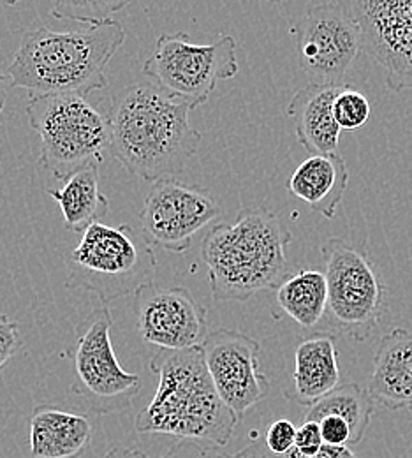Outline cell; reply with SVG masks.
<instances>
[{
	"instance_id": "484cf974",
	"label": "cell",
	"mask_w": 412,
	"mask_h": 458,
	"mask_svg": "<svg viewBox=\"0 0 412 458\" xmlns=\"http://www.w3.org/2000/svg\"><path fill=\"white\" fill-rule=\"evenodd\" d=\"M21 349L23 337L20 334V325L5 314H0V374Z\"/></svg>"
},
{
	"instance_id": "8fae6325",
	"label": "cell",
	"mask_w": 412,
	"mask_h": 458,
	"mask_svg": "<svg viewBox=\"0 0 412 458\" xmlns=\"http://www.w3.org/2000/svg\"><path fill=\"white\" fill-rule=\"evenodd\" d=\"M221 214L217 199L206 189L163 178L152 183L145 198L141 231L148 243L181 254Z\"/></svg>"
},
{
	"instance_id": "30bf717a",
	"label": "cell",
	"mask_w": 412,
	"mask_h": 458,
	"mask_svg": "<svg viewBox=\"0 0 412 458\" xmlns=\"http://www.w3.org/2000/svg\"><path fill=\"white\" fill-rule=\"evenodd\" d=\"M299 67L310 85L344 87L363 48V30L351 2H324L307 9L291 29Z\"/></svg>"
},
{
	"instance_id": "ba28073f",
	"label": "cell",
	"mask_w": 412,
	"mask_h": 458,
	"mask_svg": "<svg viewBox=\"0 0 412 458\" xmlns=\"http://www.w3.org/2000/svg\"><path fill=\"white\" fill-rule=\"evenodd\" d=\"M238 71L235 38L228 34L206 45L192 43L185 32L163 34L143 64V74L156 87L192 110L208 101L219 81L235 78Z\"/></svg>"
},
{
	"instance_id": "277c9868",
	"label": "cell",
	"mask_w": 412,
	"mask_h": 458,
	"mask_svg": "<svg viewBox=\"0 0 412 458\" xmlns=\"http://www.w3.org/2000/svg\"><path fill=\"white\" fill-rule=\"evenodd\" d=\"M293 234L263 207H245L233 223L208 231L201 258L215 301H247L261 291L279 289L290 277L288 245Z\"/></svg>"
},
{
	"instance_id": "52a82bcc",
	"label": "cell",
	"mask_w": 412,
	"mask_h": 458,
	"mask_svg": "<svg viewBox=\"0 0 412 458\" xmlns=\"http://www.w3.org/2000/svg\"><path fill=\"white\" fill-rule=\"evenodd\" d=\"M321 252L328 283L330 328L363 343L386 312V286L368 254L342 238H328Z\"/></svg>"
},
{
	"instance_id": "cb8c5ba5",
	"label": "cell",
	"mask_w": 412,
	"mask_h": 458,
	"mask_svg": "<svg viewBox=\"0 0 412 458\" xmlns=\"http://www.w3.org/2000/svg\"><path fill=\"white\" fill-rule=\"evenodd\" d=\"M333 114L342 131H357L368 122L372 106L361 92L344 87L335 99Z\"/></svg>"
},
{
	"instance_id": "d6986e66",
	"label": "cell",
	"mask_w": 412,
	"mask_h": 458,
	"mask_svg": "<svg viewBox=\"0 0 412 458\" xmlns=\"http://www.w3.org/2000/svg\"><path fill=\"white\" fill-rule=\"evenodd\" d=\"M349 183L346 161L339 154L310 156L288 182L290 192L326 219H333Z\"/></svg>"
},
{
	"instance_id": "9c48e42d",
	"label": "cell",
	"mask_w": 412,
	"mask_h": 458,
	"mask_svg": "<svg viewBox=\"0 0 412 458\" xmlns=\"http://www.w3.org/2000/svg\"><path fill=\"white\" fill-rule=\"evenodd\" d=\"M112 325V312L103 303L81 321L71 349L76 377L71 392L96 414L127 411L141 390V377L118 363Z\"/></svg>"
},
{
	"instance_id": "83f0119b",
	"label": "cell",
	"mask_w": 412,
	"mask_h": 458,
	"mask_svg": "<svg viewBox=\"0 0 412 458\" xmlns=\"http://www.w3.org/2000/svg\"><path fill=\"white\" fill-rule=\"evenodd\" d=\"M324 446L321 427L315 421H303L296 432L295 450L305 457H314Z\"/></svg>"
},
{
	"instance_id": "7402d4cb",
	"label": "cell",
	"mask_w": 412,
	"mask_h": 458,
	"mask_svg": "<svg viewBox=\"0 0 412 458\" xmlns=\"http://www.w3.org/2000/svg\"><path fill=\"white\" fill-rule=\"evenodd\" d=\"M375 403L356 383H346L307 409L303 421H319L324 416H341L353 430V446L361 443L370 427Z\"/></svg>"
},
{
	"instance_id": "836d02e7",
	"label": "cell",
	"mask_w": 412,
	"mask_h": 458,
	"mask_svg": "<svg viewBox=\"0 0 412 458\" xmlns=\"http://www.w3.org/2000/svg\"><path fill=\"white\" fill-rule=\"evenodd\" d=\"M409 412H411V416H412V407H409Z\"/></svg>"
},
{
	"instance_id": "4fadbf2b",
	"label": "cell",
	"mask_w": 412,
	"mask_h": 458,
	"mask_svg": "<svg viewBox=\"0 0 412 458\" xmlns=\"http://www.w3.org/2000/svg\"><path fill=\"white\" fill-rule=\"evenodd\" d=\"M201 349L217 394L241 421L270 394L268 376L259 367L261 344L238 330L219 328L208 334Z\"/></svg>"
},
{
	"instance_id": "4316f807",
	"label": "cell",
	"mask_w": 412,
	"mask_h": 458,
	"mask_svg": "<svg viewBox=\"0 0 412 458\" xmlns=\"http://www.w3.org/2000/svg\"><path fill=\"white\" fill-rule=\"evenodd\" d=\"M324 445L330 446H353V430L341 416H324L317 421Z\"/></svg>"
},
{
	"instance_id": "f1b7e54d",
	"label": "cell",
	"mask_w": 412,
	"mask_h": 458,
	"mask_svg": "<svg viewBox=\"0 0 412 458\" xmlns=\"http://www.w3.org/2000/svg\"><path fill=\"white\" fill-rule=\"evenodd\" d=\"M212 445L199 441H180L161 458H212Z\"/></svg>"
},
{
	"instance_id": "2e32d148",
	"label": "cell",
	"mask_w": 412,
	"mask_h": 458,
	"mask_svg": "<svg viewBox=\"0 0 412 458\" xmlns=\"http://www.w3.org/2000/svg\"><path fill=\"white\" fill-rule=\"evenodd\" d=\"M344 87L307 85L296 92L286 108V114L295 123L299 145L310 156L339 154L342 129L335 120L333 105Z\"/></svg>"
},
{
	"instance_id": "4dcf8cb0",
	"label": "cell",
	"mask_w": 412,
	"mask_h": 458,
	"mask_svg": "<svg viewBox=\"0 0 412 458\" xmlns=\"http://www.w3.org/2000/svg\"><path fill=\"white\" fill-rule=\"evenodd\" d=\"M277 458H357V455L351 450V446H330V445H324L314 457H305V455H301L299 452H296L295 448H293L286 455Z\"/></svg>"
},
{
	"instance_id": "9a60e30c",
	"label": "cell",
	"mask_w": 412,
	"mask_h": 458,
	"mask_svg": "<svg viewBox=\"0 0 412 458\" xmlns=\"http://www.w3.org/2000/svg\"><path fill=\"white\" fill-rule=\"evenodd\" d=\"M368 395L388 411L412 407V334L404 328L388 332L377 345Z\"/></svg>"
},
{
	"instance_id": "ffe728a7",
	"label": "cell",
	"mask_w": 412,
	"mask_h": 458,
	"mask_svg": "<svg viewBox=\"0 0 412 458\" xmlns=\"http://www.w3.org/2000/svg\"><path fill=\"white\" fill-rule=\"evenodd\" d=\"M59 203L65 228L83 234L99 223L108 210V198L99 191V166L76 173L60 189L46 191Z\"/></svg>"
},
{
	"instance_id": "44dd1931",
	"label": "cell",
	"mask_w": 412,
	"mask_h": 458,
	"mask_svg": "<svg viewBox=\"0 0 412 458\" xmlns=\"http://www.w3.org/2000/svg\"><path fill=\"white\" fill-rule=\"evenodd\" d=\"M279 307L303 328L317 327L328 310V283L324 272L299 270L277 289Z\"/></svg>"
},
{
	"instance_id": "e0dca14e",
	"label": "cell",
	"mask_w": 412,
	"mask_h": 458,
	"mask_svg": "<svg viewBox=\"0 0 412 458\" xmlns=\"http://www.w3.org/2000/svg\"><path fill=\"white\" fill-rule=\"evenodd\" d=\"M92 443V423L85 414L43 403L29 416L32 458H81Z\"/></svg>"
},
{
	"instance_id": "d4e9b609",
	"label": "cell",
	"mask_w": 412,
	"mask_h": 458,
	"mask_svg": "<svg viewBox=\"0 0 412 458\" xmlns=\"http://www.w3.org/2000/svg\"><path fill=\"white\" fill-rule=\"evenodd\" d=\"M296 432L298 428L290 420H277L266 430L265 445L270 454H273L275 457H282L295 448Z\"/></svg>"
},
{
	"instance_id": "7c38bea8",
	"label": "cell",
	"mask_w": 412,
	"mask_h": 458,
	"mask_svg": "<svg viewBox=\"0 0 412 458\" xmlns=\"http://www.w3.org/2000/svg\"><path fill=\"white\" fill-rule=\"evenodd\" d=\"M132 310L139 337L168 351L198 347L208 337V312L185 287H141Z\"/></svg>"
},
{
	"instance_id": "f546056e",
	"label": "cell",
	"mask_w": 412,
	"mask_h": 458,
	"mask_svg": "<svg viewBox=\"0 0 412 458\" xmlns=\"http://www.w3.org/2000/svg\"><path fill=\"white\" fill-rule=\"evenodd\" d=\"M212 458H277L273 454H270V450L265 445V437L263 439H254L248 446H245L241 452H238L236 455H228L224 452H221V448L214 446L212 450Z\"/></svg>"
},
{
	"instance_id": "8992f818",
	"label": "cell",
	"mask_w": 412,
	"mask_h": 458,
	"mask_svg": "<svg viewBox=\"0 0 412 458\" xmlns=\"http://www.w3.org/2000/svg\"><path fill=\"white\" fill-rule=\"evenodd\" d=\"M29 125L39 136V165L55 180L99 166L110 150L108 114L80 96H30Z\"/></svg>"
},
{
	"instance_id": "603a6c76",
	"label": "cell",
	"mask_w": 412,
	"mask_h": 458,
	"mask_svg": "<svg viewBox=\"0 0 412 458\" xmlns=\"http://www.w3.org/2000/svg\"><path fill=\"white\" fill-rule=\"evenodd\" d=\"M125 7L127 2H57L52 9V16L60 21H108Z\"/></svg>"
},
{
	"instance_id": "1f68e13d",
	"label": "cell",
	"mask_w": 412,
	"mask_h": 458,
	"mask_svg": "<svg viewBox=\"0 0 412 458\" xmlns=\"http://www.w3.org/2000/svg\"><path fill=\"white\" fill-rule=\"evenodd\" d=\"M105 458H150L147 454L132 448H114L106 454Z\"/></svg>"
},
{
	"instance_id": "3957f363",
	"label": "cell",
	"mask_w": 412,
	"mask_h": 458,
	"mask_svg": "<svg viewBox=\"0 0 412 458\" xmlns=\"http://www.w3.org/2000/svg\"><path fill=\"white\" fill-rule=\"evenodd\" d=\"M148 367L159 376V385L150 403L136 416V432L217 448L231 441L238 418L217 394L201 345L181 351L159 349Z\"/></svg>"
},
{
	"instance_id": "5bb4252c",
	"label": "cell",
	"mask_w": 412,
	"mask_h": 458,
	"mask_svg": "<svg viewBox=\"0 0 412 458\" xmlns=\"http://www.w3.org/2000/svg\"><path fill=\"white\" fill-rule=\"evenodd\" d=\"M351 7L363 48L384 69L388 89L412 90V0H363Z\"/></svg>"
},
{
	"instance_id": "ac0fdd59",
	"label": "cell",
	"mask_w": 412,
	"mask_h": 458,
	"mask_svg": "<svg viewBox=\"0 0 412 458\" xmlns=\"http://www.w3.org/2000/svg\"><path fill=\"white\" fill-rule=\"evenodd\" d=\"M341 386V369L335 337L315 334L296 345L293 390L286 392L290 401L312 407Z\"/></svg>"
},
{
	"instance_id": "5b68a950",
	"label": "cell",
	"mask_w": 412,
	"mask_h": 458,
	"mask_svg": "<svg viewBox=\"0 0 412 458\" xmlns=\"http://www.w3.org/2000/svg\"><path fill=\"white\" fill-rule=\"evenodd\" d=\"M65 287L96 294L105 305L152 284L157 259L129 225L96 223L65 258Z\"/></svg>"
},
{
	"instance_id": "6da1fadb",
	"label": "cell",
	"mask_w": 412,
	"mask_h": 458,
	"mask_svg": "<svg viewBox=\"0 0 412 458\" xmlns=\"http://www.w3.org/2000/svg\"><path fill=\"white\" fill-rule=\"evenodd\" d=\"M27 30L7 67L11 87L32 96H80L108 87V64L125 41L117 20L71 21Z\"/></svg>"
},
{
	"instance_id": "d6a6232c",
	"label": "cell",
	"mask_w": 412,
	"mask_h": 458,
	"mask_svg": "<svg viewBox=\"0 0 412 458\" xmlns=\"http://www.w3.org/2000/svg\"><path fill=\"white\" fill-rule=\"evenodd\" d=\"M7 81H9L7 74L0 72V114H2L4 106H5V96H7Z\"/></svg>"
},
{
	"instance_id": "7a4b0ae2",
	"label": "cell",
	"mask_w": 412,
	"mask_h": 458,
	"mask_svg": "<svg viewBox=\"0 0 412 458\" xmlns=\"http://www.w3.org/2000/svg\"><path fill=\"white\" fill-rule=\"evenodd\" d=\"M192 108L156 85H129L110 103V152L145 182L175 178L196 156L201 132Z\"/></svg>"
}]
</instances>
